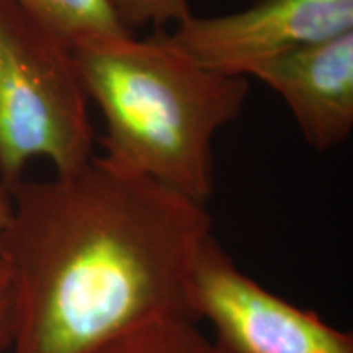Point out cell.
I'll return each instance as SVG.
<instances>
[{
  "instance_id": "obj_1",
  "label": "cell",
  "mask_w": 353,
  "mask_h": 353,
  "mask_svg": "<svg viewBox=\"0 0 353 353\" xmlns=\"http://www.w3.org/2000/svg\"><path fill=\"white\" fill-rule=\"evenodd\" d=\"M10 195L0 234L8 353H90L141 322L195 319L188 285L213 234L206 205L97 154L69 174L23 179Z\"/></svg>"
},
{
  "instance_id": "obj_2",
  "label": "cell",
  "mask_w": 353,
  "mask_h": 353,
  "mask_svg": "<svg viewBox=\"0 0 353 353\" xmlns=\"http://www.w3.org/2000/svg\"><path fill=\"white\" fill-rule=\"evenodd\" d=\"M103 156L206 205L214 192L216 134L239 120L249 77L196 63L162 32L100 37L74 46Z\"/></svg>"
},
{
  "instance_id": "obj_3",
  "label": "cell",
  "mask_w": 353,
  "mask_h": 353,
  "mask_svg": "<svg viewBox=\"0 0 353 353\" xmlns=\"http://www.w3.org/2000/svg\"><path fill=\"white\" fill-rule=\"evenodd\" d=\"M90 99L74 48L13 0H0V183L48 159L69 174L95 156Z\"/></svg>"
},
{
  "instance_id": "obj_4",
  "label": "cell",
  "mask_w": 353,
  "mask_h": 353,
  "mask_svg": "<svg viewBox=\"0 0 353 353\" xmlns=\"http://www.w3.org/2000/svg\"><path fill=\"white\" fill-rule=\"evenodd\" d=\"M188 307L213 325L224 353H353L350 334L247 276L214 234L193 265Z\"/></svg>"
},
{
  "instance_id": "obj_5",
  "label": "cell",
  "mask_w": 353,
  "mask_h": 353,
  "mask_svg": "<svg viewBox=\"0 0 353 353\" xmlns=\"http://www.w3.org/2000/svg\"><path fill=\"white\" fill-rule=\"evenodd\" d=\"M347 32H353V0H254L224 15L192 13L162 30L196 63L242 77L259 64Z\"/></svg>"
},
{
  "instance_id": "obj_6",
  "label": "cell",
  "mask_w": 353,
  "mask_h": 353,
  "mask_svg": "<svg viewBox=\"0 0 353 353\" xmlns=\"http://www.w3.org/2000/svg\"><path fill=\"white\" fill-rule=\"evenodd\" d=\"M285 100L306 143L325 152L353 131V32L303 46L250 70Z\"/></svg>"
},
{
  "instance_id": "obj_7",
  "label": "cell",
  "mask_w": 353,
  "mask_h": 353,
  "mask_svg": "<svg viewBox=\"0 0 353 353\" xmlns=\"http://www.w3.org/2000/svg\"><path fill=\"white\" fill-rule=\"evenodd\" d=\"M70 46L128 32L110 0H13Z\"/></svg>"
},
{
  "instance_id": "obj_8",
  "label": "cell",
  "mask_w": 353,
  "mask_h": 353,
  "mask_svg": "<svg viewBox=\"0 0 353 353\" xmlns=\"http://www.w3.org/2000/svg\"><path fill=\"white\" fill-rule=\"evenodd\" d=\"M90 353H224L185 316H162L114 335Z\"/></svg>"
},
{
  "instance_id": "obj_9",
  "label": "cell",
  "mask_w": 353,
  "mask_h": 353,
  "mask_svg": "<svg viewBox=\"0 0 353 353\" xmlns=\"http://www.w3.org/2000/svg\"><path fill=\"white\" fill-rule=\"evenodd\" d=\"M118 20L128 32L169 30L192 15L190 0H110Z\"/></svg>"
},
{
  "instance_id": "obj_10",
  "label": "cell",
  "mask_w": 353,
  "mask_h": 353,
  "mask_svg": "<svg viewBox=\"0 0 353 353\" xmlns=\"http://www.w3.org/2000/svg\"><path fill=\"white\" fill-rule=\"evenodd\" d=\"M13 341V303L6 270L0 265V353H7Z\"/></svg>"
},
{
  "instance_id": "obj_11",
  "label": "cell",
  "mask_w": 353,
  "mask_h": 353,
  "mask_svg": "<svg viewBox=\"0 0 353 353\" xmlns=\"http://www.w3.org/2000/svg\"><path fill=\"white\" fill-rule=\"evenodd\" d=\"M12 195L10 192L0 183V234H2L3 229L7 228L8 221H10L12 216Z\"/></svg>"
}]
</instances>
